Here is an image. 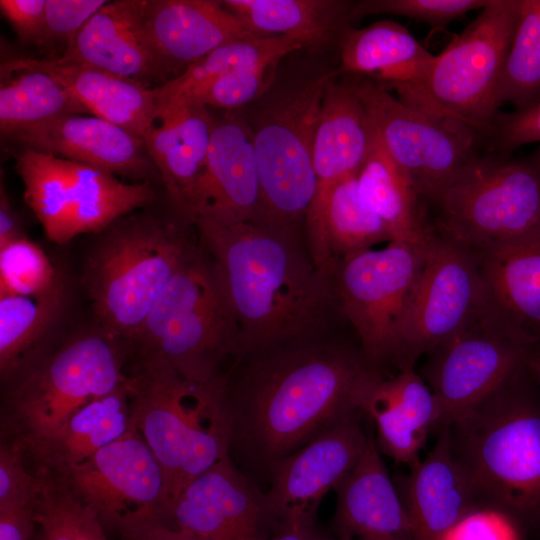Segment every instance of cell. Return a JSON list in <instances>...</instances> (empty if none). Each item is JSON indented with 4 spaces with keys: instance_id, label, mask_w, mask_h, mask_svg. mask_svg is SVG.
<instances>
[{
    "instance_id": "cell-46",
    "label": "cell",
    "mask_w": 540,
    "mask_h": 540,
    "mask_svg": "<svg viewBox=\"0 0 540 540\" xmlns=\"http://www.w3.org/2000/svg\"><path fill=\"white\" fill-rule=\"evenodd\" d=\"M444 540H524L517 528L503 515L479 508L462 518Z\"/></svg>"
},
{
    "instance_id": "cell-19",
    "label": "cell",
    "mask_w": 540,
    "mask_h": 540,
    "mask_svg": "<svg viewBox=\"0 0 540 540\" xmlns=\"http://www.w3.org/2000/svg\"><path fill=\"white\" fill-rule=\"evenodd\" d=\"M261 205L253 128L241 117L214 119L207 160L186 216L255 221Z\"/></svg>"
},
{
    "instance_id": "cell-28",
    "label": "cell",
    "mask_w": 540,
    "mask_h": 540,
    "mask_svg": "<svg viewBox=\"0 0 540 540\" xmlns=\"http://www.w3.org/2000/svg\"><path fill=\"white\" fill-rule=\"evenodd\" d=\"M213 125L207 107L172 102L158 110L144 138L170 199L185 215L205 167Z\"/></svg>"
},
{
    "instance_id": "cell-23",
    "label": "cell",
    "mask_w": 540,
    "mask_h": 540,
    "mask_svg": "<svg viewBox=\"0 0 540 540\" xmlns=\"http://www.w3.org/2000/svg\"><path fill=\"white\" fill-rule=\"evenodd\" d=\"M394 482L414 540H444L462 518L481 508L468 476L452 455L447 426L437 431L427 455Z\"/></svg>"
},
{
    "instance_id": "cell-12",
    "label": "cell",
    "mask_w": 540,
    "mask_h": 540,
    "mask_svg": "<svg viewBox=\"0 0 540 540\" xmlns=\"http://www.w3.org/2000/svg\"><path fill=\"white\" fill-rule=\"evenodd\" d=\"M339 71L308 82L263 114L254 132L261 205L257 222L296 230L317 189L313 139L327 84Z\"/></svg>"
},
{
    "instance_id": "cell-1",
    "label": "cell",
    "mask_w": 540,
    "mask_h": 540,
    "mask_svg": "<svg viewBox=\"0 0 540 540\" xmlns=\"http://www.w3.org/2000/svg\"><path fill=\"white\" fill-rule=\"evenodd\" d=\"M236 318L240 355L318 340L338 308L331 279L296 230L257 221H193Z\"/></svg>"
},
{
    "instance_id": "cell-11",
    "label": "cell",
    "mask_w": 540,
    "mask_h": 540,
    "mask_svg": "<svg viewBox=\"0 0 540 540\" xmlns=\"http://www.w3.org/2000/svg\"><path fill=\"white\" fill-rule=\"evenodd\" d=\"M349 82L377 137L411 179L422 205L485 151L483 136L473 128L407 105L374 79L360 77Z\"/></svg>"
},
{
    "instance_id": "cell-27",
    "label": "cell",
    "mask_w": 540,
    "mask_h": 540,
    "mask_svg": "<svg viewBox=\"0 0 540 540\" xmlns=\"http://www.w3.org/2000/svg\"><path fill=\"white\" fill-rule=\"evenodd\" d=\"M473 253L484 284L485 307L540 345V231Z\"/></svg>"
},
{
    "instance_id": "cell-37",
    "label": "cell",
    "mask_w": 540,
    "mask_h": 540,
    "mask_svg": "<svg viewBox=\"0 0 540 540\" xmlns=\"http://www.w3.org/2000/svg\"><path fill=\"white\" fill-rule=\"evenodd\" d=\"M64 290L46 296H0V370L19 374L62 309Z\"/></svg>"
},
{
    "instance_id": "cell-2",
    "label": "cell",
    "mask_w": 540,
    "mask_h": 540,
    "mask_svg": "<svg viewBox=\"0 0 540 540\" xmlns=\"http://www.w3.org/2000/svg\"><path fill=\"white\" fill-rule=\"evenodd\" d=\"M372 370L361 349L319 339L252 356L228 387L230 452L268 471L358 411V387Z\"/></svg>"
},
{
    "instance_id": "cell-36",
    "label": "cell",
    "mask_w": 540,
    "mask_h": 540,
    "mask_svg": "<svg viewBox=\"0 0 540 540\" xmlns=\"http://www.w3.org/2000/svg\"><path fill=\"white\" fill-rule=\"evenodd\" d=\"M303 48L296 38L271 35L227 43L189 66L176 78L156 86L158 110L165 105L186 101L215 80L240 69L271 61Z\"/></svg>"
},
{
    "instance_id": "cell-4",
    "label": "cell",
    "mask_w": 540,
    "mask_h": 540,
    "mask_svg": "<svg viewBox=\"0 0 540 540\" xmlns=\"http://www.w3.org/2000/svg\"><path fill=\"white\" fill-rule=\"evenodd\" d=\"M127 385L133 427L166 476L171 504L189 482L230 455L227 382L191 383L164 364L138 359Z\"/></svg>"
},
{
    "instance_id": "cell-51",
    "label": "cell",
    "mask_w": 540,
    "mask_h": 540,
    "mask_svg": "<svg viewBox=\"0 0 540 540\" xmlns=\"http://www.w3.org/2000/svg\"><path fill=\"white\" fill-rule=\"evenodd\" d=\"M265 540H328L317 533L313 526L287 528L281 527L280 531L273 537Z\"/></svg>"
},
{
    "instance_id": "cell-31",
    "label": "cell",
    "mask_w": 540,
    "mask_h": 540,
    "mask_svg": "<svg viewBox=\"0 0 540 540\" xmlns=\"http://www.w3.org/2000/svg\"><path fill=\"white\" fill-rule=\"evenodd\" d=\"M31 59L59 79L92 115L143 140L152 128L158 112L156 87L82 64Z\"/></svg>"
},
{
    "instance_id": "cell-16",
    "label": "cell",
    "mask_w": 540,
    "mask_h": 540,
    "mask_svg": "<svg viewBox=\"0 0 540 540\" xmlns=\"http://www.w3.org/2000/svg\"><path fill=\"white\" fill-rule=\"evenodd\" d=\"M51 480L95 513L105 529L130 514L163 521L171 502L166 476L135 428Z\"/></svg>"
},
{
    "instance_id": "cell-20",
    "label": "cell",
    "mask_w": 540,
    "mask_h": 540,
    "mask_svg": "<svg viewBox=\"0 0 540 540\" xmlns=\"http://www.w3.org/2000/svg\"><path fill=\"white\" fill-rule=\"evenodd\" d=\"M356 407L374 424L379 451L408 467L420 460L428 435L438 430L436 398L415 368L389 377L370 371L358 387Z\"/></svg>"
},
{
    "instance_id": "cell-13",
    "label": "cell",
    "mask_w": 540,
    "mask_h": 540,
    "mask_svg": "<svg viewBox=\"0 0 540 540\" xmlns=\"http://www.w3.org/2000/svg\"><path fill=\"white\" fill-rule=\"evenodd\" d=\"M426 245L392 240L343 259L331 277L339 311L354 327L367 361L382 373L385 365L395 366L400 323Z\"/></svg>"
},
{
    "instance_id": "cell-26",
    "label": "cell",
    "mask_w": 540,
    "mask_h": 540,
    "mask_svg": "<svg viewBox=\"0 0 540 540\" xmlns=\"http://www.w3.org/2000/svg\"><path fill=\"white\" fill-rule=\"evenodd\" d=\"M27 149L133 178L152 163L142 138L95 115L71 114L12 136Z\"/></svg>"
},
{
    "instance_id": "cell-18",
    "label": "cell",
    "mask_w": 540,
    "mask_h": 540,
    "mask_svg": "<svg viewBox=\"0 0 540 540\" xmlns=\"http://www.w3.org/2000/svg\"><path fill=\"white\" fill-rule=\"evenodd\" d=\"M272 520L266 495L228 455L189 482L161 522L201 540H265Z\"/></svg>"
},
{
    "instance_id": "cell-33",
    "label": "cell",
    "mask_w": 540,
    "mask_h": 540,
    "mask_svg": "<svg viewBox=\"0 0 540 540\" xmlns=\"http://www.w3.org/2000/svg\"><path fill=\"white\" fill-rule=\"evenodd\" d=\"M222 5L251 31L262 36L285 35L303 47L337 42L350 27L352 1L345 0H224Z\"/></svg>"
},
{
    "instance_id": "cell-22",
    "label": "cell",
    "mask_w": 540,
    "mask_h": 540,
    "mask_svg": "<svg viewBox=\"0 0 540 540\" xmlns=\"http://www.w3.org/2000/svg\"><path fill=\"white\" fill-rule=\"evenodd\" d=\"M58 59L148 85L151 80L166 83L146 26L144 0L107 2Z\"/></svg>"
},
{
    "instance_id": "cell-45",
    "label": "cell",
    "mask_w": 540,
    "mask_h": 540,
    "mask_svg": "<svg viewBox=\"0 0 540 540\" xmlns=\"http://www.w3.org/2000/svg\"><path fill=\"white\" fill-rule=\"evenodd\" d=\"M106 3L105 0H46L42 42L68 43Z\"/></svg>"
},
{
    "instance_id": "cell-49",
    "label": "cell",
    "mask_w": 540,
    "mask_h": 540,
    "mask_svg": "<svg viewBox=\"0 0 540 540\" xmlns=\"http://www.w3.org/2000/svg\"><path fill=\"white\" fill-rule=\"evenodd\" d=\"M37 500L0 504V540H33Z\"/></svg>"
},
{
    "instance_id": "cell-32",
    "label": "cell",
    "mask_w": 540,
    "mask_h": 540,
    "mask_svg": "<svg viewBox=\"0 0 540 540\" xmlns=\"http://www.w3.org/2000/svg\"><path fill=\"white\" fill-rule=\"evenodd\" d=\"M338 45L339 73L366 75L385 87L414 82L434 58L405 26L389 20L361 29L350 26Z\"/></svg>"
},
{
    "instance_id": "cell-15",
    "label": "cell",
    "mask_w": 540,
    "mask_h": 540,
    "mask_svg": "<svg viewBox=\"0 0 540 540\" xmlns=\"http://www.w3.org/2000/svg\"><path fill=\"white\" fill-rule=\"evenodd\" d=\"M485 301L474 253L431 233L400 323L395 367L414 368L421 356L472 322Z\"/></svg>"
},
{
    "instance_id": "cell-29",
    "label": "cell",
    "mask_w": 540,
    "mask_h": 540,
    "mask_svg": "<svg viewBox=\"0 0 540 540\" xmlns=\"http://www.w3.org/2000/svg\"><path fill=\"white\" fill-rule=\"evenodd\" d=\"M127 382L80 408L55 435L26 452L37 474L56 479L134 428Z\"/></svg>"
},
{
    "instance_id": "cell-40",
    "label": "cell",
    "mask_w": 540,
    "mask_h": 540,
    "mask_svg": "<svg viewBox=\"0 0 540 540\" xmlns=\"http://www.w3.org/2000/svg\"><path fill=\"white\" fill-rule=\"evenodd\" d=\"M36 505L37 540H107L88 507L48 477Z\"/></svg>"
},
{
    "instance_id": "cell-38",
    "label": "cell",
    "mask_w": 540,
    "mask_h": 540,
    "mask_svg": "<svg viewBox=\"0 0 540 540\" xmlns=\"http://www.w3.org/2000/svg\"><path fill=\"white\" fill-rule=\"evenodd\" d=\"M497 102L521 111L540 102V0H521L502 68Z\"/></svg>"
},
{
    "instance_id": "cell-10",
    "label": "cell",
    "mask_w": 540,
    "mask_h": 540,
    "mask_svg": "<svg viewBox=\"0 0 540 540\" xmlns=\"http://www.w3.org/2000/svg\"><path fill=\"white\" fill-rule=\"evenodd\" d=\"M16 170L26 203L57 244L106 229L154 198L148 182L126 183L110 171L32 149L17 155Z\"/></svg>"
},
{
    "instance_id": "cell-5",
    "label": "cell",
    "mask_w": 540,
    "mask_h": 540,
    "mask_svg": "<svg viewBox=\"0 0 540 540\" xmlns=\"http://www.w3.org/2000/svg\"><path fill=\"white\" fill-rule=\"evenodd\" d=\"M138 359L208 384L221 362L240 355L239 328L209 257L191 247L134 340Z\"/></svg>"
},
{
    "instance_id": "cell-17",
    "label": "cell",
    "mask_w": 540,
    "mask_h": 540,
    "mask_svg": "<svg viewBox=\"0 0 540 540\" xmlns=\"http://www.w3.org/2000/svg\"><path fill=\"white\" fill-rule=\"evenodd\" d=\"M355 411L268 470L267 504L281 527L313 526L324 496L346 478L360 460L371 427Z\"/></svg>"
},
{
    "instance_id": "cell-34",
    "label": "cell",
    "mask_w": 540,
    "mask_h": 540,
    "mask_svg": "<svg viewBox=\"0 0 540 540\" xmlns=\"http://www.w3.org/2000/svg\"><path fill=\"white\" fill-rule=\"evenodd\" d=\"M0 129L5 137L87 110L54 75L31 58L1 64Z\"/></svg>"
},
{
    "instance_id": "cell-39",
    "label": "cell",
    "mask_w": 540,
    "mask_h": 540,
    "mask_svg": "<svg viewBox=\"0 0 540 540\" xmlns=\"http://www.w3.org/2000/svg\"><path fill=\"white\" fill-rule=\"evenodd\" d=\"M64 290L44 251L27 237L0 247V296H46Z\"/></svg>"
},
{
    "instance_id": "cell-21",
    "label": "cell",
    "mask_w": 540,
    "mask_h": 540,
    "mask_svg": "<svg viewBox=\"0 0 540 540\" xmlns=\"http://www.w3.org/2000/svg\"><path fill=\"white\" fill-rule=\"evenodd\" d=\"M144 16L166 82L222 45L262 37L221 1L144 0Z\"/></svg>"
},
{
    "instance_id": "cell-41",
    "label": "cell",
    "mask_w": 540,
    "mask_h": 540,
    "mask_svg": "<svg viewBox=\"0 0 540 540\" xmlns=\"http://www.w3.org/2000/svg\"><path fill=\"white\" fill-rule=\"evenodd\" d=\"M279 62H266L231 72L215 80L192 98L176 102L226 110L240 108L267 91Z\"/></svg>"
},
{
    "instance_id": "cell-47",
    "label": "cell",
    "mask_w": 540,
    "mask_h": 540,
    "mask_svg": "<svg viewBox=\"0 0 540 540\" xmlns=\"http://www.w3.org/2000/svg\"><path fill=\"white\" fill-rule=\"evenodd\" d=\"M0 9L21 39L42 42L46 0H0Z\"/></svg>"
},
{
    "instance_id": "cell-44",
    "label": "cell",
    "mask_w": 540,
    "mask_h": 540,
    "mask_svg": "<svg viewBox=\"0 0 540 540\" xmlns=\"http://www.w3.org/2000/svg\"><path fill=\"white\" fill-rule=\"evenodd\" d=\"M535 142H540V102L521 111L499 112L484 136L485 151L500 154Z\"/></svg>"
},
{
    "instance_id": "cell-42",
    "label": "cell",
    "mask_w": 540,
    "mask_h": 540,
    "mask_svg": "<svg viewBox=\"0 0 540 540\" xmlns=\"http://www.w3.org/2000/svg\"><path fill=\"white\" fill-rule=\"evenodd\" d=\"M490 0H362L354 2L352 21L370 15L391 14L443 28L466 13L481 10Z\"/></svg>"
},
{
    "instance_id": "cell-35",
    "label": "cell",
    "mask_w": 540,
    "mask_h": 540,
    "mask_svg": "<svg viewBox=\"0 0 540 540\" xmlns=\"http://www.w3.org/2000/svg\"><path fill=\"white\" fill-rule=\"evenodd\" d=\"M356 178L360 198L384 222L392 240L419 245L428 242L431 232L419 195L407 173L385 150L376 133Z\"/></svg>"
},
{
    "instance_id": "cell-14",
    "label": "cell",
    "mask_w": 540,
    "mask_h": 540,
    "mask_svg": "<svg viewBox=\"0 0 540 540\" xmlns=\"http://www.w3.org/2000/svg\"><path fill=\"white\" fill-rule=\"evenodd\" d=\"M538 350V343L485 307L465 328L428 352L420 375L439 407L438 430L525 369Z\"/></svg>"
},
{
    "instance_id": "cell-25",
    "label": "cell",
    "mask_w": 540,
    "mask_h": 540,
    "mask_svg": "<svg viewBox=\"0 0 540 540\" xmlns=\"http://www.w3.org/2000/svg\"><path fill=\"white\" fill-rule=\"evenodd\" d=\"M335 491L333 529L337 540H414L409 517L372 428L360 460Z\"/></svg>"
},
{
    "instance_id": "cell-43",
    "label": "cell",
    "mask_w": 540,
    "mask_h": 540,
    "mask_svg": "<svg viewBox=\"0 0 540 540\" xmlns=\"http://www.w3.org/2000/svg\"><path fill=\"white\" fill-rule=\"evenodd\" d=\"M24 446L15 440L2 439L0 447V504L36 499L46 478L32 473L26 465Z\"/></svg>"
},
{
    "instance_id": "cell-52",
    "label": "cell",
    "mask_w": 540,
    "mask_h": 540,
    "mask_svg": "<svg viewBox=\"0 0 540 540\" xmlns=\"http://www.w3.org/2000/svg\"><path fill=\"white\" fill-rule=\"evenodd\" d=\"M527 369L533 379L540 385V350L532 356Z\"/></svg>"
},
{
    "instance_id": "cell-48",
    "label": "cell",
    "mask_w": 540,
    "mask_h": 540,
    "mask_svg": "<svg viewBox=\"0 0 540 540\" xmlns=\"http://www.w3.org/2000/svg\"><path fill=\"white\" fill-rule=\"evenodd\" d=\"M107 529L113 531L119 540H201L155 517L135 514L115 520Z\"/></svg>"
},
{
    "instance_id": "cell-6",
    "label": "cell",
    "mask_w": 540,
    "mask_h": 540,
    "mask_svg": "<svg viewBox=\"0 0 540 540\" xmlns=\"http://www.w3.org/2000/svg\"><path fill=\"white\" fill-rule=\"evenodd\" d=\"M422 206L431 233L472 252L528 237L540 231V148L484 151Z\"/></svg>"
},
{
    "instance_id": "cell-3",
    "label": "cell",
    "mask_w": 540,
    "mask_h": 540,
    "mask_svg": "<svg viewBox=\"0 0 540 540\" xmlns=\"http://www.w3.org/2000/svg\"><path fill=\"white\" fill-rule=\"evenodd\" d=\"M447 427L481 508L540 540V385L527 367Z\"/></svg>"
},
{
    "instance_id": "cell-30",
    "label": "cell",
    "mask_w": 540,
    "mask_h": 540,
    "mask_svg": "<svg viewBox=\"0 0 540 540\" xmlns=\"http://www.w3.org/2000/svg\"><path fill=\"white\" fill-rule=\"evenodd\" d=\"M375 130L351 83L335 78L326 86L313 139L318 183L356 174L370 152Z\"/></svg>"
},
{
    "instance_id": "cell-9",
    "label": "cell",
    "mask_w": 540,
    "mask_h": 540,
    "mask_svg": "<svg viewBox=\"0 0 540 540\" xmlns=\"http://www.w3.org/2000/svg\"><path fill=\"white\" fill-rule=\"evenodd\" d=\"M520 6L521 0H490L420 78L386 88L405 104L457 120L484 138L500 112L497 89Z\"/></svg>"
},
{
    "instance_id": "cell-7",
    "label": "cell",
    "mask_w": 540,
    "mask_h": 540,
    "mask_svg": "<svg viewBox=\"0 0 540 540\" xmlns=\"http://www.w3.org/2000/svg\"><path fill=\"white\" fill-rule=\"evenodd\" d=\"M124 349L101 330L75 337L32 362L5 398V439L18 441L28 452L55 435L80 408L124 385Z\"/></svg>"
},
{
    "instance_id": "cell-50",
    "label": "cell",
    "mask_w": 540,
    "mask_h": 540,
    "mask_svg": "<svg viewBox=\"0 0 540 540\" xmlns=\"http://www.w3.org/2000/svg\"><path fill=\"white\" fill-rule=\"evenodd\" d=\"M22 237L25 236L20 229L18 218L10 205L3 185H1L0 247Z\"/></svg>"
},
{
    "instance_id": "cell-24",
    "label": "cell",
    "mask_w": 540,
    "mask_h": 540,
    "mask_svg": "<svg viewBox=\"0 0 540 540\" xmlns=\"http://www.w3.org/2000/svg\"><path fill=\"white\" fill-rule=\"evenodd\" d=\"M356 175L318 183L306 213L308 252L329 279L343 259L392 241L384 222L360 198Z\"/></svg>"
},
{
    "instance_id": "cell-8",
    "label": "cell",
    "mask_w": 540,
    "mask_h": 540,
    "mask_svg": "<svg viewBox=\"0 0 540 540\" xmlns=\"http://www.w3.org/2000/svg\"><path fill=\"white\" fill-rule=\"evenodd\" d=\"M191 247L180 228L153 217L113 224L87 269L101 330L134 341Z\"/></svg>"
}]
</instances>
